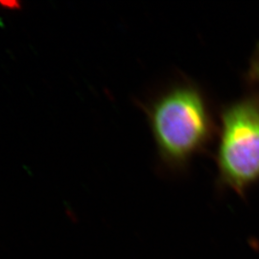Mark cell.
<instances>
[{"label": "cell", "mask_w": 259, "mask_h": 259, "mask_svg": "<svg viewBox=\"0 0 259 259\" xmlns=\"http://www.w3.org/2000/svg\"><path fill=\"white\" fill-rule=\"evenodd\" d=\"M161 160L185 168L212 140L215 124L206 98L192 83H178L144 106Z\"/></svg>", "instance_id": "obj_1"}, {"label": "cell", "mask_w": 259, "mask_h": 259, "mask_svg": "<svg viewBox=\"0 0 259 259\" xmlns=\"http://www.w3.org/2000/svg\"><path fill=\"white\" fill-rule=\"evenodd\" d=\"M218 185L242 198L259 182V93L225 106L216 154Z\"/></svg>", "instance_id": "obj_2"}, {"label": "cell", "mask_w": 259, "mask_h": 259, "mask_svg": "<svg viewBox=\"0 0 259 259\" xmlns=\"http://www.w3.org/2000/svg\"><path fill=\"white\" fill-rule=\"evenodd\" d=\"M250 79L251 81L259 83V59L252 62L250 69Z\"/></svg>", "instance_id": "obj_3"}]
</instances>
